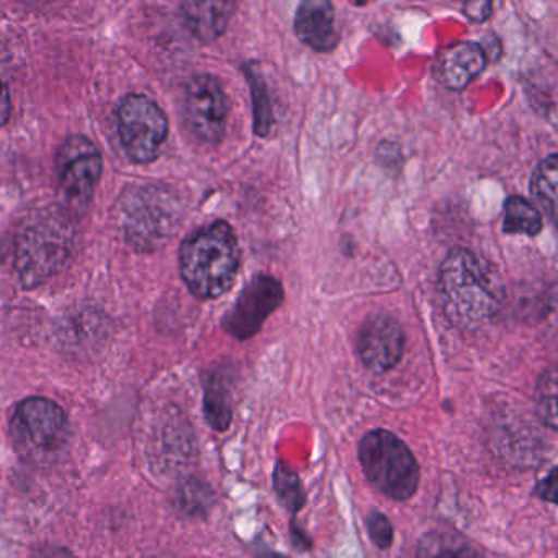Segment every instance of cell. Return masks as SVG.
Wrapping results in <instances>:
<instances>
[{
  "instance_id": "14",
  "label": "cell",
  "mask_w": 558,
  "mask_h": 558,
  "mask_svg": "<svg viewBox=\"0 0 558 558\" xmlns=\"http://www.w3.org/2000/svg\"><path fill=\"white\" fill-rule=\"evenodd\" d=\"M234 5L235 0H182V12L190 32L211 43L228 29Z\"/></svg>"
},
{
  "instance_id": "26",
  "label": "cell",
  "mask_w": 558,
  "mask_h": 558,
  "mask_svg": "<svg viewBox=\"0 0 558 558\" xmlns=\"http://www.w3.org/2000/svg\"><path fill=\"white\" fill-rule=\"evenodd\" d=\"M29 558H74L69 550L62 549V547H39Z\"/></svg>"
},
{
  "instance_id": "24",
  "label": "cell",
  "mask_w": 558,
  "mask_h": 558,
  "mask_svg": "<svg viewBox=\"0 0 558 558\" xmlns=\"http://www.w3.org/2000/svg\"><path fill=\"white\" fill-rule=\"evenodd\" d=\"M492 2L494 0H468L465 3V13L474 22H485L492 13Z\"/></svg>"
},
{
  "instance_id": "19",
  "label": "cell",
  "mask_w": 558,
  "mask_h": 558,
  "mask_svg": "<svg viewBox=\"0 0 558 558\" xmlns=\"http://www.w3.org/2000/svg\"><path fill=\"white\" fill-rule=\"evenodd\" d=\"M534 403L541 422L558 432V366L544 371L537 380Z\"/></svg>"
},
{
  "instance_id": "5",
  "label": "cell",
  "mask_w": 558,
  "mask_h": 558,
  "mask_svg": "<svg viewBox=\"0 0 558 558\" xmlns=\"http://www.w3.org/2000/svg\"><path fill=\"white\" fill-rule=\"evenodd\" d=\"M357 456L374 490L396 501L415 495L420 484L418 462L399 436L387 429H373L361 439Z\"/></svg>"
},
{
  "instance_id": "22",
  "label": "cell",
  "mask_w": 558,
  "mask_h": 558,
  "mask_svg": "<svg viewBox=\"0 0 558 558\" xmlns=\"http://www.w3.org/2000/svg\"><path fill=\"white\" fill-rule=\"evenodd\" d=\"M367 531H369L371 541L376 544L379 549L386 550L392 546L393 527L389 518L379 511H373L366 520Z\"/></svg>"
},
{
  "instance_id": "2",
  "label": "cell",
  "mask_w": 558,
  "mask_h": 558,
  "mask_svg": "<svg viewBox=\"0 0 558 558\" xmlns=\"http://www.w3.org/2000/svg\"><path fill=\"white\" fill-rule=\"evenodd\" d=\"M72 213L51 205L23 216L15 232V268L20 281L32 289L64 268L74 252Z\"/></svg>"
},
{
  "instance_id": "6",
  "label": "cell",
  "mask_w": 558,
  "mask_h": 558,
  "mask_svg": "<svg viewBox=\"0 0 558 558\" xmlns=\"http://www.w3.org/2000/svg\"><path fill=\"white\" fill-rule=\"evenodd\" d=\"M10 435L16 452L26 461H51L68 441V416L52 400L32 397L16 407Z\"/></svg>"
},
{
  "instance_id": "20",
  "label": "cell",
  "mask_w": 558,
  "mask_h": 558,
  "mask_svg": "<svg viewBox=\"0 0 558 558\" xmlns=\"http://www.w3.org/2000/svg\"><path fill=\"white\" fill-rule=\"evenodd\" d=\"M245 74H247L252 88V100H254L255 134L260 137L268 136L274 126V111H271L267 85L254 65H248L245 69Z\"/></svg>"
},
{
  "instance_id": "18",
  "label": "cell",
  "mask_w": 558,
  "mask_h": 558,
  "mask_svg": "<svg viewBox=\"0 0 558 558\" xmlns=\"http://www.w3.org/2000/svg\"><path fill=\"white\" fill-rule=\"evenodd\" d=\"M543 216L527 199L511 196L505 203L504 231L507 234L534 238L543 231Z\"/></svg>"
},
{
  "instance_id": "25",
  "label": "cell",
  "mask_w": 558,
  "mask_h": 558,
  "mask_svg": "<svg viewBox=\"0 0 558 558\" xmlns=\"http://www.w3.org/2000/svg\"><path fill=\"white\" fill-rule=\"evenodd\" d=\"M10 118V92L9 85L3 81L2 74H0V126L9 121Z\"/></svg>"
},
{
  "instance_id": "16",
  "label": "cell",
  "mask_w": 558,
  "mask_h": 558,
  "mask_svg": "<svg viewBox=\"0 0 558 558\" xmlns=\"http://www.w3.org/2000/svg\"><path fill=\"white\" fill-rule=\"evenodd\" d=\"M416 558H485V556L461 534L432 531L418 541Z\"/></svg>"
},
{
  "instance_id": "10",
  "label": "cell",
  "mask_w": 558,
  "mask_h": 558,
  "mask_svg": "<svg viewBox=\"0 0 558 558\" xmlns=\"http://www.w3.org/2000/svg\"><path fill=\"white\" fill-rule=\"evenodd\" d=\"M183 113L196 140L205 144L221 143L228 128L229 104L218 78L195 75L185 87Z\"/></svg>"
},
{
  "instance_id": "11",
  "label": "cell",
  "mask_w": 558,
  "mask_h": 558,
  "mask_svg": "<svg viewBox=\"0 0 558 558\" xmlns=\"http://www.w3.org/2000/svg\"><path fill=\"white\" fill-rule=\"evenodd\" d=\"M405 333L389 312H374L357 331L356 351L361 363L373 373H387L402 360Z\"/></svg>"
},
{
  "instance_id": "21",
  "label": "cell",
  "mask_w": 558,
  "mask_h": 558,
  "mask_svg": "<svg viewBox=\"0 0 558 558\" xmlns=\"http://www.w3.org/2000/svg\"><path fill=\"white\" fill-rule=\"evenodd\" d=\"M275 492H277L279 504L291 511L298 513L305 505V492L302 488L301 478L284 462H278L274 475Z\"/></svg>"
},
{
  "instance_id": "3",
  "label": "cell",
  "mask_w": 558,
  "mask_h": 558,
  "mask_svg": "<svg viewBox=\"0 0 558 558\" xmlns=\"http://www.w3.org/2000/svg\"><path fill=\"white\" fill-rule=\"evenodd\" d=\"M180 275L199 299H216L235 284L241 270L238 235L226 221H215L190 234L180 247Z\"/></svg>"
},
{
  "instance_id": "23",
  "label": "cell",
  "mask_w": 558,
  "mask_h": 558,
  "mask_svg": "<svg viewBox=\"0 0 558 558\" xmlns=\"http://www.w3.org/2000/svg\"><path fill=\"white\" fill-rule=\"evenodd\" d=\"M534 495L541 500L558 505V468L553 469L546 477L541 478L539 484L534 488Z\"/></svg>"
},
{
  "instance_id": "17",
  "label": "cell",
  "mask_w": 558,
  "mask_h": 558,
  "mask_svg": "<svg viewBox=\"0 0 558 558\" xmlns=\"http://www.w3.org/2000/svg\"><path fill=\"white\" fill-rule=\"evenodd\" d=\"M531 193L558 231V154L546 157L534 170Z\"/></svg>"
},
{
  "instance_id": "4",
  "label": "cell",
  "mask_w": 558,
  "mask_h": 558,
  "mask_svg": "<svg viewBox=\"0 0 558 558\" xmlns=\"http://www.w3.org/2000/svg\"><path fill=\"white\" fill-rule=\"evenodd\" d=\"M121 229L137 252L163 247L179 226L180 203L167 186H131L120 198Z\"/></svg>"
},
{
  "instance_id": "9",
  "label": "cell",
  "mask_w": 558,
  "mask_h": 558,
  "mask_svg": "<svg viewBox=\"0 0 558 558\" xmlns=\"http://www.w3.org/2000/svg\"><path fill=\"white\" fill-rule=\"evenodd\" d=\"M284 302V288L271 275H257L242 289L232 307L222 317L226 333L239 341L251 340L267 318Z\"/></svg>"
},
{
  "instance_id": "7",
  "label": "cell",
  "mask_w": 558,
  "mask_h": 558,
  "mask_svg": "<svg viewBox=\"0 0 558 558\" xmlns=\"http://www.w3.org/2000/svg\"><path fill=\"white\" fill-rule=\"evenodd\" d=\"M118 133L124 150L133 162L150 163L160 156L169 120L162 108L146 95L131 94L117 111Z\"/></svg>"
},
{
  "instance_id": "13",
  "label": "cell",
  "mask_w": 558,
  "mask_h": 558,
  "mask_svg": "<svg viewBox=\"0 0 558 558\" xmlns=\"http://www.w3.org/2000/svg\"><path fill=\"white\" fill-rule=\"evenodd\" d=\"M485 61L481 46L469 41L456 43L439 54L436 74L445 87L462 90L484 71Z\"/></svg>"
},
{
  "instance_id": "15",
  "label": "cell",
  "mask_w": 558,
  "mask_h": 558,
  "mask_svg": "<svg viewBox=\"0 0 558 558\" xmlns=\"http://www.w3.org/2000/svg\"><path fill=\"white\" fill-rule=\"evenodd\" d=\"M203 410L206 422L216 432H226L232 422L231 380L226 371H213L205 379Z\"/></svg>"
},
{
  "instance_id": "12",
  "label": "cell",
  "mask_w": 558,
  "mask_h": 558,
  "mask_svg": "<svg viewBox=\"0 0 558 558\" xmlns=\"http://www.w3.org/2000/svg\"><path fill=\"white\" fill-rule=\"evenodd\" d=\"M294 29L298 38L315 51H331L340 39L330 0H302L295 12Z\"/></svg>"
},
{
  "instance_id": "1",
  "label": "cell",
  "mask_w": 558,
  "mask_h": 558,
  "mask_svg": "<svg viewBox=\"0 0 558 558\" xmlns=\"http://www.w3.org/2000/svg\"><path fill=\"white\" fill-rule=\"evenodd\" d=\"M438 288L446 315L464 328L487 324L505 301L497 271L468 248L449 252L439 268Z\"/></svg>"
},
{
  "instance_id": "8",
  "label": "cell",
  "mask_w": 558,
  "mask_h": 558,
  "mask_svg": "<svg viewBox=\"0 0 558 558\" xmlns=\"http://www.w3.org/2000/svg\"><path fill=\"white\" fill-rule=\"evenodd\" d=\"M56 169L69 211L77 215L87 211L104 169L98 147L78 134L68 137L59 147Z\"/></svg>"
}]
</instances>
